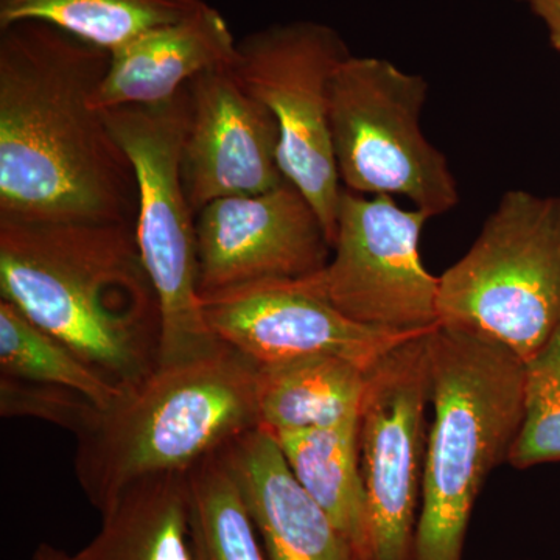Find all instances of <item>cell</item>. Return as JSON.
Returning a JSON list of instances; mask_svg holds the SVG:
<instances>
[{
	"instance_id": "11",
	"label": "cell",
	"mask_w": 560,
	"mask_h": 560,
	"mask_svg": "<svg viewBox=\"0 0 560 560\" xmlns=\"http://www.w3.org/2000/svg\"><path fill=\"white\" fill-rule=\"evenodd\" d=\"M201 305L217 340L256 368L340 357L370 371L390 349L420 335L355 323L300 279L264 280L202 294Z\"/></svg>"
},
{
	"instance_id": "2",
	"label": "cell",
	"mask_w": 560,
	"mask_h": 560,
	"mask_svg": "<svg viewBox=\"0 0 560 560\" xmlns=\"http://www.w3.org/2000/svg\"><path fill=\"white\" fill-rule=\"evenodd\" d=\"M0 300L117 388L160 368V301L136 226L0 223Z\"/></svg>"
},
{
	"instance_id": "7",
	"label": "cell",
	"mask_w": 560,
	"mask_h": 560,
	"mask_svg": "<svg viewBox=\"0 0 560 560\" xmlns=\"http://www.w3.org/2000/svg\"><path fill=\"white\" fill-rule=\"evenodd\" d=\"M429 83L375 57H350L330 84V135L346 190L405 197L431 217L459 202L447 158L420 125Z\"/></svg>"
},
{
	"instance_id": "24",
	"label": "cell",
	"mask_w": 560,
	"mask_h": 560,
	"mask_svg": "<svg viewBox=\"0 0 560 560\" xmlns=\"http://www.w3.org/2000/svg\"><path fill=\"white\" fill-rule=\"evenodd\" d=\"M525 3L545 25L551 46L560 51V0H517Z\"/></svg>"
},
{
	"instance_id": "12",
	"label": "cell",
	"mask_w": 560,
	"mask_h": 560,
	"mask_svg": "<svg viewBox=\"0 0 560 560\" xmlns=\"http://www.w3.org/2000/svg\"><path fill=\"white\" fill-rule=\"evenodd\" d=\"M197 238L201 296L308 278L331 256L319 217L290 180L264 194L210 202L197 213Z\"/></svg>"
},
{
	"instance_id": "17",
	"label": "cell",
	"mask_w": 560,
	"mask_h": 560,
	"mask_svg": "<svg viewBox=\"0 0 560 560\" xmlns=\"http://www.w3.org/2000/svg\"><path fill=\"white\" fill-rule=\"evenodd\" d=\"M270 434L302 488L329 515L360 559L372 560L370 512L359 460V418L326 429Z\"/></svg>"
},
{
	"instance_id": "18",
	"label": "cell",
	"mask_w": 560,
	"mask_h": 560,
	"mask_svg": "<svg viewBox=\"0 0 560 560\" xmlns=\"http://www.w3.org/2000/svg\"><path fill=\"white\" fill-rule=\"evenodd\" d=\"M368 371L340 357L257 368L259 429H326L359 418Z\"/></svg>"
},
{
	"instance_id": "1",
	"label": "cell",
	"mask_w": 560,
	"mask_h": 560,
	"mask_svg": "<svg viewBox=\"0 0 560 560\" xmlns=\"http://www.w3.org/2000/svg\"><path fill=\"white\" fill-rule=\"evenodd\" d=\"M108 66L47 22L0 28V223L136 226L135 167L92 106Z\"/></svg>"
},
{
	"instance_id": "9",
	"label": "cell",
	"mask_w": 560,
	"mask_h": 560,
	"mask_svg": "<svg viewBox=\"0 0 560 560\" xmlns=\"http://www.w3.org/2000/svg\"><path fill=\"white\" fill-rule=\"evenodd\" d=\"M431 219L388 195L342 190L329 261L301 283L342 315L374 329L423 334L440 326V278L423 265Z\"/></svg>"
},
{
	"instance_id": "22",
	"label": "cell",
	"mask_w": 560,
	"mask_h": 560,
	"mask_svg": "<svg viewBox=\"0 0 560 560\" xmlns=\"http://www.w3.org/2000/svg\"><path fill=\"white\" fill-rule=\"evenodd\" d=\"M560 463V324L525 361L523 419L510 455L515 469Z\"/></svg>"
},
{
	"instance_id": "25",
	"label": "cell",
	"mask_w": 560,
	"mask_h": 560,
	"mask_svg": "<svg viewBox=\"0 0 560 560\" xmlns=\"http://www.w3.org/2000/svg\"><path fill=\"white\" fill-rule=\"evenodd\" d=\"M32 560H70V556L68 552L60 550V548L43 541V544H39L38 548H36Z\"/></svg>"
},
{
	"instance_id": "10",
	"label": "cell",
	"mask_w": 560,
	"mask_h": 560,
	"mask_svg": "<svg viewBox=\"0 0 560 560\" xmlns=\"http://www.w3.org/2000/svg\"><path fill=\"white\" fill-rule=\"evenodd\" d=\"M431 330L400 342L368 371L359 460L372 560H412L415 555L430 430Z\"/></svg>"
},
{
	"instance_id": "5",
	"label": "cell",
	"mask_w": 560,
	"mask_h": 560,
	"mask_svg": "<svg viewBox=\"0 0 560 560\" xmlns=\"http://www.w3.org/2000/svg\"><path fill=\"white\" fill-rule=\"evenodd\" d=\"M440 326L525 363L560 324V195H503L470 249L440 276Z\"/></svg>"
},
{
	"instance_id": "21",
	"label": "cell",
	"mask_w": 560,
	"mask_h": 560,
	"mask_svg": "<svg viewBox=\"0 0 560 560\" xmlns=\"http://www.w3.org/2000/svg\"><path fill=\"white\" fill-rule=\"evenodd\" d=\"M0 375L77 390L102 410L113 407L125 390L5 300H0Z\"/></svg>"
},
{
	"instance_id": "4",
	"label": "cell",
	"mask_w": 560,
	"mask_h": 560,
	"mask_svg": "<svg viewBox=\"0 0 560 560\" xmlns=\"http://www.w3.org/2000/svg\"><path fill=\"white\" fill-rule=\"evenodd\" d=\"M431 410L412 560H463L475 503L510 463L523 419L525 363L497 342L430 331Z\"/></svg>"
},
{
	"instance_id": "19",
	"label": "cell",
	"mask_w": 560,
	"mask_h": 560,
	"mask_svg": "<svg viewBox=\"0 0 560 560\" xmlns=\"http://www.w3.org/2000/svg\"><path fill=\"white\" fill-rule=\"evenodd\" d=\"M205 0H0V28L40 21L114 54L142 33L184 20Z\"/></svg>"
},
{
	"instance_id": "20",
	"label": "cell",
	"mask_w": 560,
	"mask_h": 560,
	"mask_svg": "<svg viewBox=\"0 0 560 560\" xmlns=\"http://www.w3.org/2000/svg\"><path fill=\"white\" fill-rule=\"evenodd\" d=\"M195 560H268L242 490L220 452L186 471Z\"/></svg>"
},
{
	"instance_id": "6",
	"label": "cell",
	"mask_w": 560,
	"mask_h": 560,
	"mask_svg": "<svg viewBox=\"0 0 560 560\" xmlns=\"http://www.w3.org/2000/svg\"><path fill=\"white\" fill-rule=\"evenodd\" d=\"M189 113V84L161 105L103 113L138 178L136 241L160 301V366L201 359L223 346L202 313L197 215L180 176Z\"/></svg>"
},
{
	"instance_id": "8",
	"label": "cell",
	"mask_w": 560,
	"mask_h": 560,
	"mask_svg": "<svg viewBox=\"0 0 560 560\" xmlns=\"http://www.w3.org/2000/svg\"><path fill=\"white\" fill-rule=\"evenodd\" d=\"M345 40L313 21L276 24L237 40L235 79L275 114L283 175L307 198L334 245L342 197L330 135V84Z\"/></svg>"
},
{
	"instance_id": "3",
	"label": "cell",
	"mask_w": 560,
	"mask_h": 560,
	"mask_svg": "<svg viewBox=\"0 0 560 560\" xmlns=\"http://www.w3.org/2000/svg\"><path fill=\"white\" fill-rule=\"evenodd\" d=\"M254 429L257 368L223 345L125 389L77 438V480L102 514L136 481L183 474Z\"/></svg>"
},
{
	"instance_id": "23",
	"label": "cell",
	"mask_w": 560,
	"mask_h": 560,
	"mask_svg": "<svg viewBox=\"0 0 560 560\" xmlns=\"http://www.w3.org/2000/svg\"><path fill=\"white\" fill-rule=\"evenodd\" d=\"M102 411L77 390L0 375V415L3 418L28 416L47 420L79 438L94 425Z\"/></svg>"
},
{
	"instance_id": "13",
	"label": "cell",
	"mask_w": 560,
	"mask_h": 560,
	"mask_svg": "<svg viewBox=\"0 0 560 560\" xmlns=\"http://www.w3.org/2000/svg\"><path fill=\"white\" fill-rule=\"evenodd\" d=\"M189 97L180 176L195 215L210 202L264 194L285 183L278 120L230 68L191 80Z\"/></svg>"
},
{
	"instance_id": "16",
	"label": "cell",
	"mask_w": 560,
	"mask_h": 560,
	"mask_svg": "<svg viewBox=\"0 0 560 560\" xmlns=\"http://www.w3.org/2000/svg\"><path fill=\"white\" fill-rule=\"evenodd\" d=\"M70 560H195L186 471L154 475L102 512L97 536Z\"/></svg>"
},
{
	"instance_id": "14",
	"label": "cell",
	"mask_w": 560,
	"mask_h": 560,
	"mask_svg": "<svg viewBox=\"0 0 560 560\" xmlns=\"http://www.w3.org/2000/svg\"><path fill=\"white\" fill-rule=\"evenodd\" d=\"M220 455L242 490L268 560H361L294 478L268 431H246Z\"/></svg>"
},
{
	"instance_id": "15",
	"label": "cell",
	"mask_w": 560,
	"mask_h": 560,
	"mask_svg": "<svg viewBox=\"0 0 560 560\" xmlns=\"http://www.w3.org/2000/svg\"><path fill=\"white\" fill-rule=\"evenodd\" d=\"M237 40L208 2L184 20L142 33L109 54L105 77L92 97L95 109L161 105L208 70L230 68Z\"/></svg>"
}]
</instances>
